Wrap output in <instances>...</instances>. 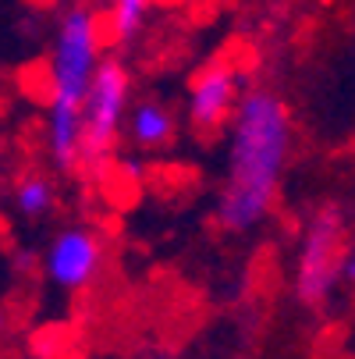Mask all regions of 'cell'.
<instances>
[{"label":"cell","mask_w":355,"mask_h":359,"mask_svg":"<svg viewBox=\"0 0 355 359\" xmlns=\"http://www.w3.org/2000/svg\"><path fill=\"white\" fill-rule=\"evenodd\" d=\"M291 146L295 128L281 93L249 86L228 121V164L217 192V224L228 235H252L274 214Z\"/></svg>","instance_id":"1"},{"label":"cell","mask_w":355,"mask_h":359,"mask_svg":"<svg viewBox=\"0 0 355 359\" xmlns=\"http://www.w3.org/2000/svg\"><path fill=\"white\" fill-rule=\"evenodd\" d=\"M104 57V18L85 4L64 8L46 54V107L82 111L85 89Z\"/></svg>","instance_id":"2"},{"label":"cell","mask_w":355,"mask_h":359,"mask_svg":"<svg viewBox=\"0 0 355 359\" xmlns=\"http://www.w3.org/2000/svg\"><path fill=\"white\" fill-rule=\"evenodd\" d=\"M132 72L118 57H104L82 100V164L99 168L111 161V153L125 132V118L132 107Z\"/></svg>","instance_id":"3"},{"label":"cell","mask_w":355,"mask_h":359,"mask_svg":"<svg viewBox=\"0 0 355 359\" xmlns=\"http://www.w3.org/2000/svg\"><path fill=\"white\" fill-rule=\"evenodd\" d=\"M341 256H344V210L334 203L306 221L298 252H295V274L291 292L302 306H323L341 285Z\"/></svg>","instance_id":"4"},{"label":"cell","mask_w":355,"mask_h":359,"mask_svg":"<svg viewBox=\"0 0 355 359\" xmlns=\"http://www.w3.org/2000/svg\"><path fill=\"white\" fill-rule=\"evenodd\" d=\"M107 267V238L92 224H64L43 249V278L64 295L85 292Z\"/></svg>","instance_id":"5"},{"label":"cell","mask_w":355,"mask_h":359,"mask_svg":"<svg viewBox=\"0 0 355 359\" xmlns=\"http://www.w3.org/2000/svg\"><path fill=\"white\" fill-rule=\"evenodd\" d=\"M245 89H249L245 86V72L231 57L207 61L188 79V93H185L188 125L195 132H217L221 125L231 121V114H235Z\"/></svg>","instance_id":"6"},{"label":"cell","mask_w":355,"mask_h":359,"mask_svg":"<svg viewBox=\"0 0 355 359\" xmlns=\"http://www.w3.org/2000/svg\"><path fill=\"white\" fill-rule=\"evenodd\" d=\"M125 135L139 153H164L178 139V111L164 96H139L128 107Z\"/></svg>","instance_id":"7"},{"label":"cell","mask_w":355,"mask_h":359,"mask_svg":"<svg viewBox=\"0 0 355 359\" xmlns=\"http://www.w3.org/2000/svg\"><path fill=\"white\" fill-rule=\"evenodd\" d=\"M57 203H61L57 182L50 175H43V171H25L11 185V207H15V214L22 221H46V217H54Z\"/></svg>","instance_id":"8"},{"label":"cell","mask_w":355,"mask_h":359,"mask_svg":"<svg viewBox=\"0 0 355 359\" xmlns=\"http://www.w3.org/2000/svg\"><path fill=\"white\" fill-rule=\"evenodd\" d=\"M149 8H153V0H107V29H111V39L114 43H132L146 18H149Z\"/></svg>","instance_id":"9"},{"label":"cell","mask_w":355,"mask_h":359,"mask_svg":"<svg viewBox=\"0 0 355 359\" xmlns=\"http://www.w3.org/2000/svg\"><path fill=\"white\" fill-rule=\"evenodd\" d=\"M341 281L355 288V245L344 249V256H341Z\"/></svg>","instance_id":"10"},{"label":"cell","mask_w":355,"mask_h":359,"mask_svg":"<svg viewBox=\"0 0 355 359\" xmlns=\"http://www.w3.org/2000/svg\"><path fill=\"white\" fill-rule=\"evenodd\" d=\"M8 331H11V320H8L4 310H0V338H8Z\"/></svg>","instance_id":"11"},{"label":"cell","mask_w":355,"mask_h":359,"mask_svg":"<svg viewBox=\"0 0 355 359\" xmlns=\"http://www.w3.org/2000/svg\"><path fill=\"white\" fill-rule=\"evenodd\" d=\"M149 359H174V355H149Z\"/></svg>","instance_id":"12"},{"label":"cell","mask_w":355,"mask_h":359,"mask_svg":"<svg viewBox=\"0 0 355 359\" xmlns=\"http://www.w3.org/2000/svg\"><path fill=\"white\" fill-rule=\"evenodd\" d=\"M78 4H82V0H78Z\"/></svg>","instance_id":"13"}]
</instances>
